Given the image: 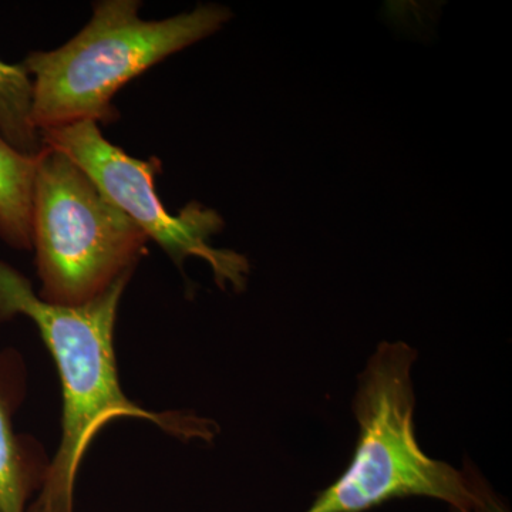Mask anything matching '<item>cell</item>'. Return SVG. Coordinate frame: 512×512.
Instances as JSON below:
<instances>
[{"mask_svg":"<svg viewBox=\"0 0 512 512\" xmlns=\"http://www.w3.org/2000/svg\"><path fill=\"white\" fill-rule=\"evenodd\" d=\"M140 9L137 0L96 3L90 22L66 45L23 60L33 82L37 130L116 121L111 101L121 87L232 18L231 10L218 5L163 20H144Z\"/></svg>","mask_w":512,"mask_h":512,"instance_id":"cell-3","label":"cell"},{"mask_svg":"<svg viewBox=\"0 0 512 512\" xmlns=\"http://www.w3.org/2000/svg\"><path fill=\"white\" fill-rule=\"evenodd\" d=\"M28 389L25 357L15 348L0 349V512H28L52 460L39 440L16 430Z\"/></svg>","mask_w":512,"mask_h":512,"instance_id":"cell-6","label":"cell"},{"mask_svg":"<svg viewBox=\"0 0 512 512\" xmlns=\"http://www.w3.org/2000/svg\"><path fill=\"white\" fill-rule=\"evenodd\" d=\"M37 157L19 153L0 136V239L19 251L32 249V195Z\"/></svg>","mask_w":512,"mask_h":512,"instance_id":"cell-7","label":"cell"},{"mask_svg":"<svg viewBox=\"0 0 512 512\" xmlns=\"http://www.w3.org/2000/svg\"><path fill=\"white\" fill-rule=\"evenodd\" d=\"M33 82L25 64L0 60V136L25 156L42 153V134L33 124Z\"/></svg>","mask_w":512,"mask_h":512,"instance_id":"cell-8","label":"cell"},{"mask_svg":"<svg viewBox=\"0 0 512 512\" xmlns=\"http://www.w3.org/2000/svg\"><path fill=\"white\" fill-rule=\"evenodd\" d=\"M40 134L45 146L66 154L101 194L143 229L148 239L157 242L180 268L191 256L204 259L222 289L227 285L238 292L245 288L248 259L228 249L211 247V237L224 228V220L217 211L195 201L178 215L165 210L154 184L161 170L157 158L144 161L128 156L104 138L94 121L52 128Z\"/></svg>","mask_w":512,"mask_h":512,"instance_id":"cell-5","label":"cell"},{"mask_svg":"<svg viewBox=\"0 0 512 512\" xmlns=\"http://www.w3.org/2000/svg\"><path fill=\"white\" fill-rule=\"evenodd\" d=\"M416 359V349L402 340L377 346L353 400L359 434L352 460L303 512H366L410 497L441 501L454 512H510L483 480L420 447L414 426Z\"/></svg>","mask_w":512,"mask_h":512,"instance_id":"cell-2","label":"cell"},{"mask_svg":"<svg viewBox=\"0 0 512 512\" xmlns=\"http://www.w3.org/2000/svg\"><path fill=\"white\" fill-rule=\"evenodd\" d=\"M130 279H120L86 305H55L40 299L26 276L0 261V326L16 316L32 320L62 384L60 444L28 512H74V488L83 458L110 421H147L183 441L208 443L220 433L214 420L188 412H151L128 399L121 387L114 330Z\"/></svg>","mask_w":512,"mask_h":512,"instance_id":"cell-1","label":"cell"},{"mask_svg":"<svg viewBox=\"0 0 512 512\" xmlns=\"http://www.w3.org/2000/svg\"><path fill=\"white\" fill-rule=\"evenodd\" d=\"M148 241L66 154L43 148L32 195L40 299L63 306L94 301L133 275Z\"/></svg>","mask_w":512,"mask_h":512,"instance_id":"cell-4","label":"cell"}]
</instances>
